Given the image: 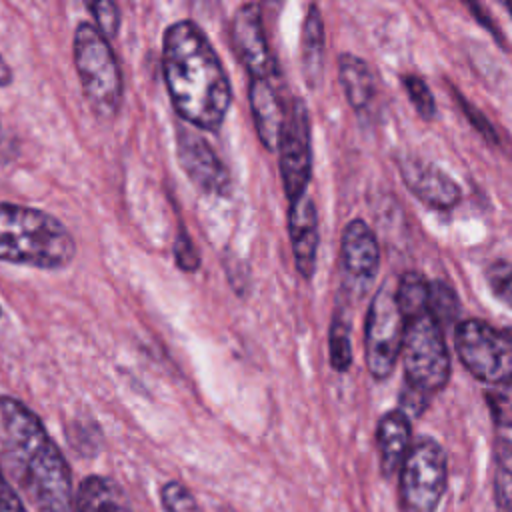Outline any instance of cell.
<instances>
[{"label": "cell", "instance_id": "836d02e7", "mask_svg": "<svg viewBox=\"0 0 512 512\" xmlns=\"http://www.w3.org/2000/svg\"><path fill=\"white\" fill-rule=\"evenodd\" d=\"M506 332H508V336H510V338H512V328H508V330H506Z\"/></svg>", "mask_w": 512, "mask_h": 512}, {"label": "cell", "instance_id": "4dcf8cb0", "mask_svg": "<svg viewBox=\"0 0 512 512\" xmlns=\"http://www.w3.org/2000/svg\"><path fill=\"white\" fill-rule=\"evenodd\" d=\"M460 102H462V110H464V114L470 118V124L486 138V140H490V142H496L498 138H496V132H494V128H492V124L486 120V116L476 108V106H472L470 102H466L464 98H460Z\"/></svg>", "mask_w": 512, "mask_h": 512}, {"label": "cell", "instance_id": "ffe728a7", "mask_svg": "<svg viewBox=\"0 0 512 512\" xmlns=\"http://www.w3.org/2000/svg\"><path fill=\"white\" fill-rule=\"evenodd\" d=\"M492 488L498 512H512V438L508 436L496 440Z\"/></svg>", "mask_w": 512, "mask_h": 512}, {"label": "cell", "instance_id": "7402d4cb", "mask_svg": "<svg viewBox=\"0 0 512 512\" xmlns=\"http://www.w3.org/2000/svg\"><path fill=\"white\" fill-rule=\"evenodd\" d=\"M328 352L330 364L336 372H346L352 364V344H350V324L344 316L336 314L328 332Z\"/></svg>", "mask_w": 512, "mask_h": 512}, {"label": "cell", "instance_id": "9c48e42d", "mask_svg": "<svg viewBox=\"0 0 512 512\" xmlns=\"http://www.w3.org/2000/svg\"><path fill=\"white\" fill-rule=\"evenodd\" d=\"M278 166L288 200L308 192L310 170H312V148H310V120L302 100H294L288 116H284L280 142H278Z\"/></svg>", "mask_w": 512, "mask_h": 512}, {"label": "cell", "instance_id": "277c9868", "mask_svg": "<svg viewBox=\"0 0 512 512\" xmlns=\"http://www.w3.org/2000/svg\"><path fill=\"white\" fill-rule=\"evenodd\" d=\"M74 66L82 94L100 120H114L122 104V74L108 38L90 22L74 32Z\"/></svg>", "mask_w": 512, "mask_h": 512}, {"label": "cell", "instance_id": "44dd1931", "mask_svg": "<svg viewBox=\"0 0 512 512\" xmlns=\"http://www.w3.org/2000/svg\"><path fill=\"white\" fill-rule=\"evenodd\" d=\"M430 282L418 272H406L396 288V300L404 318L428 308Z\"/></svg>", "mask_w": 512, "mask_h": 512}, {"label": "cell", "instance_id": "1f68e13d", "mask_svg": "<svg viewBox=\"0 0 512 512\" xmlns=\"http://www.w3.org/2000/svg\"><path fill=\"white\" fill-rule=\"evenodd\" d=\"M12 82V70L10 66L6 64V60L0 56V88L2 86H8Z\"/></svg>", "mask_w": 512, "mask_h": 512}, {"label": "cell", "instance_id": "f1b7e54d", "mask_svg": "<svg viewBox=\"0 0 512 512\" xmlns=\"http://www.w3.org/2000/svg\"><path fill=\"white\" fill-rule=\"evenodd\" d=\"M174 258H176V264L186 272H194L200 266V256L184 230L178 234L174 242Z\"/></svg>", "mask_w": 512, "mask_h": 512}, {"label": "cell", "instance_id": "8992f818", "mask_svg": "<svg viewBox=\"0 0 512 512\" xmlns=\"http://www.w3.org/2000/svg\"><path fill=\"white\" fill-rule=\"evenodd\" d=\"M398 472L404 512H436L448 482L444 448L434 438L416 440Z\"/></svg>", "mask_w": 512, "mask_h": 512}, {"label": "cell", "instance_id": "5bb4252c", "mask_svg": "<svg viewBox=\"0 0 512 512\" xmlns=\"http://www.w3.org/2000/svg\"><path fill=\"white\" fill-rule=\"evenodd\" d=\"M342 268L346 276L354 282L368 284L378 272L380 248L372 228L356 218L350 220L342 232Z\"/></svg>", "mask_w": 512, "mask_h": 512}, {"label": "cell", "instance_id": "cb8c5ba5", "mask_svg": "<svg viewBox=\"0 0 512 512\" xmlns=\"http://www.w3.org/2000/svg\"><path fill=\"white\" fill-rule=\"evenodd\" d=\"M428 310L440 322V326L456 320L458 298L456 292L446 282H430L428 288Z\"/></svg>", "mask_w": 512, "mask_h": 512}, {"label": "cell", "instance_id": "30bf717a", "mask_svg": "<svg viewBox=\"0 0 512 512\" xmlns=\"http://www.w3.org/2000/svg\"><path fill=\"white\" fill-rule=\"evenodd\" d=\"M176 150L182 170L196 188L216 196L230 192L228 170L204 136L188 128H178Z\"/></svg>", "mask_w": 512, "mask_h": 512}, {"label": "cell", "instance_id": "484cf974", "mask_svg": "<svg viewBox=\"0 0 512 512\" xmlns=\"http://www.w3.org/2000/svg\"><path fill=\"white\" fill-rule=\"evenodd\" d=\"M160 502L166 512H202L192 492L178 480H168L160 488Z\"/></svg>", "mask_w": 512, "mask_h": 512}, {"label": "cell", "instance_id": "e575fe53", "mask_svg": "<svg viewBox=\"0 0 512 512\" xmlns=\"http://www.w3.org/2000/svg\"><path fill=\"white\" fill-rule=\"evenodd\" d=\"M0 314H2V310H0Z\"/></svg>", "mask_w": 512, "mask_h": 512}, {"label": "cell", "instance_id": "d4e9b609", "mask_svg": "<svg viewBox=\"0 0 512 512\" xmlns=\"http://www.w3.org/2000/svg\"><path fill=\"white\" fill-rule=\"evenodd\" d=\"M94 18V26L106 36L116 38L120 30V8L116 0H84Z\"/></svg>", "mask_w": 512, "mask_h": 512}, {"label": "cell", "instance_id": "83f0119b", "mask_svg": "<svg viewBox=\"0 0 512 512\" xmlns=\"http://www.w3.org/2000/svg\"><path fill=\"white\" fill-rule=\"evenodd\" d=\"M486 282L492 294L508 308H512V262L496 260L490 264L486 270Z\"/></svg>", "mask_w": 512, "mask_h": 512}, {"label": "cell", "instance_id": "8fae6325", "mask_svg": "<svg viewBox=\"0 0 512 512\" xmlns=\"http://www.w3.org/2000/svg\"><path fill=\"white\" fill-rule=\"evenodd\" d=\"M232 48L244 68L250 72V78L270 80L276 74V60L270 52L262 14L256 4H244L236 10L232 20Z\"/></svg>", "mask_w": 512, "mask_h": 512}, {"label": "cell", "instance_id": "4fadbf2b", "mask_svg": "<svg viewBox=\"0 0 512 512\" xmlns=\"http://www.w3.org/2000/svg\"><path fill=\"white\" fill-rule=\"evenodd\" d=\"M288 230H290L296 268L304 278H312L316 270V252H318L320 234H318L316 204L308 196V192L290 200Z\"/></svg>", "mask_w": 512, "mask_h": 512}, {"label": "cell", "instance_id": "ac0fdd59", "mask_svg": "<svg viewBox=\"0 0 512 512\" xmlns=\"http://www.w3.org/2000/svg\"><path fill=\"white\" fill-rule=\"evenodd\" d=\"M74 512H130L124 490L110 478L88 476L78 486Z\"/></svg>", "mask_w": 512, "mask_h": 512}, {"label": "cell", "instance_id": "6da1fadb", "mask_svg": "<svg viewBox=\"0 0 512 512\" xmlns=\"http://www.w3.org/2000/svg\"><path fill=\"white\" fill-rule=\"evenodd\" d=\"M0 470L34 512H74L66 458L40 418L10 396H0Z\"/></svg>", "mask_w": 512, "mask_h": 512}, {"label": "cell", "instance_id": "d6986e66", "mask_svg": "<svg viewBox=\"0 0 512 512\" xmlns=\"http://www.w3.org/2000/svg\"><path fill=\"white\" fill-rule=\"evenodd\" d=\"M324 22L320 10L312 4L306 12L304 26H302V36H300V62H302V72L304 80L308 86L316 88L322 78V68H324Z\"/></svg>", "mask_w": 512, "mask_h": 512}, {"label": "cell", "instance_id": "7c38bea8", "mask_svg": "<svg viewBox=\"0 0 512 512\" xmlns=\"http://www.w3.org/2000/svg\"><path fill=\"white\" fill-rule=\"evenodd\" d=\"M400 176L406 184V188L424 204L448 210L458 204L460 200V188L458 184L436 164L406 156L400 160Z\"/></svg>", "mask_w": 512, "mask_h": 512}, {"label": "cell", "instance_id": "2e32d148", "mask_svg": "<svg viewBox=\"0 0 512 512\" xmlns=\"http://www.w3.org/2000/svg\"><path fill=\"white\" fill-rule=\"evenodd\" d=\"M376 446L382 476H394L410 450V418L400 408L380 416L376 424Z\"/></svg>", "mask_w": 512, "mask_h": 512}, {"label": "cell", "instance_id": "9a60e30c", "mask_svg": "<svg viewBox=\"0 0 512 512\" xmlns=\"http://www.w3.org/2000/svg\"><path fill=\"white\" fill-rule=\"evenodd\" d=\"M248 100H250V112L254 118V128L258 132L262 146L270 152H276L282 124H284V110L280 106L278 94L274 92L270 80L250 78Z\"/></svg>", "mask_w": 512, "mask_h": 512}, {"label": "cell", "instance_id": "f546056e", "mask_svg": "<svg viewBox=\"0 0 512 512\" xmlns=\"http://www.w3.org/2000/svg\"><path fill=\"white\" fill-rule=\"evenodd\" d=\"M0 512H28L18 490L6 480V476L0 470Z\"/></svg>", "mask_w": 512, "mask_h": 512}, {"label": "cell", "instance_id": "5b68a950", "mask_svg": "<svg viewBox=\"0 0 512 512\" xmlns=\"http://www.w3.org/2000/svg\"><path fill=\"white\" fill-rule=\"evenodd\" d=\"M402 358L406 384L432 396L448 384L450 354L440 322L428 308L406 318Z\"/></svg>", "mask_w": 512, "mask_h": 512}, {"label": "cell", "instance_id": "ba28073f", "mask_svg": "<svg viewBox=\"0 0 512 512\" xmlns=\"http://www.w3.org/2000/svg\"><path fill=\"white\" fill-rule=\"evenodd\" d=\"M404 326L406 318L398 306L396 290H392L390 284H384L372 298L366 314L364 352L372 378L384 380L392 374L402 352Z\"/></svg>", "mask_w": 512, "mask_h": 512}, {"label": "cell", "instance_id": "e0dca14e", "mask_svg": "<svg viewBox=\"0 0 512 512\" xmlns=\"http://www.w3.org/2000/svg\"><path fill=\"white\" fill-rule=\"evenodd\" d=\"M338 80L348 104L356 112H364L376 96V80L370 66L354 54H340Z\"/></svg>", "mask_w": 512, "mask_h": 512}, {"label": "cell", "instance_id": "d6a6232c", "mask_svg": "<svg viewBox=\"0 0 512 512\" xmlns=\"http://www.w3.org/2000/svg\"><path fill=\"white\" fill-rule=\"evenodd\" d=\"M506 6H508V12L512 14V0H506Z\"/></svg>", "mask_w": 512, "mask_h": 512}, {"label": "cell", "instance_id": "7a4b0ae2", "mask_svg": "<svg viewBox=\"0 0 512 512\" xmlns=\"http://www.w3.org/2000/svg\"><path fill=\"white\" fill-rule=\"evenodd\" d=\"M162 74L176 114L200 130H218L230 108L232 90L226 70L192 20L164 30Z\"/></svg>", "mask_w": 512, "mask_h": 512}, {"label": "cell", "instance_id": "52a82bcc", "mask_svg": "<svg viewBox=\"0 0 512 512\" xmlns=\"http://www.w3.org/2000/svg\"><path fill=\"white\" fill-rule=\"evenodd\" d=\"M456 352L466 370L478 380L492 384L512 376V338L478 318L456 324Z\"/></svg>", "mask_w": 512, "mask_h": 512}, {"label": "cell", "instance_id": "3957f363", "mask_svg": "<svg viewBox=\"0 0 512 512\" xmlns=\"http://www.w3.org/2000/svg\"><path fill=\"white\" fill-rule=\"evenodd\" d=\"M76 256L68 228L52 214L0 202V260L42 270L64 268Z\"/></svg>", "mask_w": 512, "mask_h": 512}, {"label": "cell", "instance_id": "4316f807", "mask_svg": "<svg viewBox=\"0 0 512 512\" xmlns=\"http://www.w3.org/2000/svg\"><path fill=\"white\" fill-rule=\"evenodd\" d=\"M406 94L410 98V102L414 104L416 112L424 118V120H432L436 116V104H434V96L428 88V84L416 76V74H408L402 78Z\"/></svg>", "mask_w": 512, "mask_h": 512}, {"label": "cell", "instance_id": "603a6c76", "mask_svg": "<svg viewBox=\"0 0 512 512\" xmlns=\"http://www.w3.org/2000/svg\"><path fill=\"white\" fill-rule=\"evenodd\" d=\"M484 396L494 422L504 430H512V376L488 384Z\"/></svg>", "mask_w": 512, "mask_h": 512}]
</instances>
